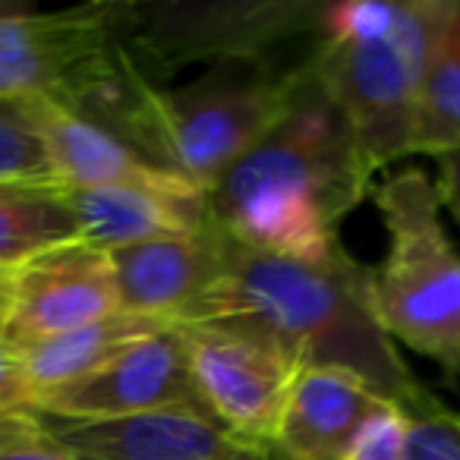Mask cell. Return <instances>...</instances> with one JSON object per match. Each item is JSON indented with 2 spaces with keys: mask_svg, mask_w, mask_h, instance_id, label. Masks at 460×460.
<instances>
[{
  "mask_svg": "<svg viewBox=\"0 0 460 460\" xmlns=\"http://www.w3.org/2000/svg\"><path fill=\"white\" fill-rule=\"evenodd\" d=\"M376 173L313 60H300L281 120L208 192L211 221L234 243L284 259H322Z\"/></svg>",
  "mask_w": 460,
  "mask_h": 460,
  "instance_id": "1",
  "label": "cell"
},
{
  "mask_svg": "<svg viewBox=\"0 0 460 460\" xmlns=\"http://www.w3.org/2000/svg\"><path fill=\"white\" fill-rule=\"evenodd\" d=\"M202 322L259 334L300 369L353 372L407 413L432 397L378 319L372 269L344 246L322 259H284L230 240L224 281L192 325Z\"/></svg>",
  "mask_w": 460,
  "mask_h": 460,
  "instance_id": "2",
  "label": "cell"
},
{
  "mask_svg": "<svg viewBox=\"0 0 460 460\" xmlns=\"http://www.w3.org/2000/svg\"><path fill=\"white\" fill-rule=\"evenodd\" d=\"M451 0H347L319 13L315 73L372 173L413 155L416 98Z\"/></svg>",
  "mask_w": 460,
  "mask_h": 460,
  "instance_id": "3",
  "label": "cell"
},
{
  "mask_svg": "<svg viewBox=\"0 0 460 460\" xmlns=\"http://www.w3.org/2000/svg\"><path fill=\"white\" fill-rule=\"evenodd\" d=\"M388 252L372 269L376 309L394 344L460 376V252L441 224L435 180L420 167L372 190Z\"/></svg>",
  "mask_w": 460,
  "mask_h": 460,
  "instance_id": "4",
  "label": "cell"
},
{
  "mask_svg": "<svg viewBox=\"0 0 460 460\" xmlns=\"http://www.w3.org/2000/svg\"><path fill=\"white\" fill-rule=\"evenodd\" d=\"M296 66L275 60H224L180 85L158 89L167 164L208 196L288 111Z\"/></svg>",
  "mask_w": 460,
  "mask_h": 460,
  "instance_id": "5",
  "label": "cell"
},
{
  "mask_svg": "<svg viewBox=\"0 0 460 460\" xmlns=\"http://www.w3.org/2000/svg\"><path fill=\"white\" fill-rule=\"evenodd\" d=\"M309 0H161L117 4V41L161 85L190 64L271 60L284 41L319 29Z\"/></svg>",
  "mask_w": 460,
  "mask_h": 460,
  "instance_id": "6",
  "label": "cell"
},
{
  "mask_svg": "<svg viewBox=\"0 0 460 460\" xmlns=\"http://www.w3.org/2000/svg\"><path fill=\"white\" fill-rule=\"evenodd\" d=\"M199 407L224 429L275 447L284 403L300 366L278 344L234 325H180Z\"/></svg>",
  "mask_w": 460,
  "mask_h": 460,
  "instance_id": "7",
  "label": "cell"
},
{
  "mask_svg": "<svg viewBox=\"0 0 460 460\" xmlns=\"http://www.w3.org/2000/svg\"><path fill=\"white\" fill-rule=\"evenodd\" d=\"M35 416L79 460H284L275 447L224 429L202 407H161L114 420Z\"/></svg>",
  "mask_w": 460,
  "mask_h": 460,
  "instance_id": "8",
  "label": "cell"
},
{
  "mask_svg": "<svg viewBox=\"0 0 460 460\" xmlns=\"http://www.w3.org/2000/svg\"><path fill=\"white\" fill-rule=\"evenodd\" d=\"M161 407H199L180 325L133 341L95 372L35 401V413L58 420H114Z\"/></svg>",
  "mask_w": 460,
  "mask_h": 460,
  "instance_id": "9",
  "label": "cell"
},
{
  "mask_svg": "<svg viewBox=\"0 0 460 460\" xmlns=\"http://www.w3.org/2000/svg\"><path fill=\"white\" fill-rule=\"evenodd\" d=\"M117 41V0L66 10L0 7V102L54 98L95 54Z\"/></svg>",
  "mask_w": 460,
  "mask_h": 460,
  "instance_id": "10",
  "label": "cell"
},
{
  "mask_svg": "<svg viewBox=\"0 0 460 460\" xmlns=\"http://www.w3.org/2000/svg\"><path fill=\"white\" fill-rule=\"evenodd\" d=\"M114 313H120V300L111 252L79 240L10 271L4 338L13 347H29Z\"/></svg>",
  "mask_w": 460,
  "mask_h": 460,
  "instance_id": "11",
  "label": "cell"
},
{
  "mask_svg": "<svg viewBox=\"0 0 460 460\" xmlns=\"http://www.w3.org/2000/svg\"><path fill=\"white\" fill-rule=\"evenodd\" d=\"M227 234L208 221L196 234L148 240L111 252L120 313L192 325L227 271Z\"/></svg>",
  "mask_w": 460,
  "mask_h": 460,
  "instance_id": "12",
  "label": "cell"
},
{
  "mask_svg": "<svg viewBox=\"0 0 460 460\" xmlns=\"http://www.w3.org/2000/svg\"><path fill=\"white\" fill-rule=\"evenodd\" d=\"M45 142L58 186L64 190H102V186H155V190H196L177 173L161 171L136 148L108 129L83 120L51 98L22 102ZM202 192V190H199Z\"/></svg>",
  "mask_w": 460,
  "mask_h": 460,
  "instance_id": "13",
  "label": "cell"
},
{
  "mask_svg": "<svg viewBox=\"0 0 460 460\" xmlns=\"http://www.w3.org/2000/svg\"><path fill=\"white\" fill-rule=\"evenodd\" d=\"M382 401L353 372L300 369L284 403L275 451L284 460H341L357 429Z\"/></svg>",
  "mask_w": 460,
  "mask_h": 460,
  "instance_id": "14",
  "label": "cell"
},
{
  "mask_svg": "<svg viewBox=\"0 0 460 460\" xmlns=\"http://www.w3.org/2000/svg\"><path fill=\"white\" fill-rule=\"evenodd\" d=\"M79 215L83 240L104 252L148 240L196 234L211 221L208 196L199 190H155V186H102L66 190Z\"/></svg>",
  "mask_w": 460,
  "mask_h": 460,
  "instance_id": "15",
  "label": "cell"
},
{
  "mask_svg": "<svg viewBox=\"0 0 460 460\" xmlns=\"http://www.w3.org/2000/svg\"><path fill=\"white\" fill-rule=\"evenodd\" d=\"M158 328H164V322H152V319H142V315H129V313H114L102 322H92V325L54 334V338H45V341H39V344L16 347V350L22 353L29 385H32V394H35V401H39L48 391L64 388V385L95 372L98 366L114 359L123 347L146 338V334L158 332Z\"/></svg>",
  "mask_w": 460,
  "mask_h": 460,
  "instance_id": "16",
  "label": "cell"
},
{
  "mask_svg": "<svg viewBox=\"0 0 460 460\" xmlns=\"http://www.w3.org/2000/svg\"><path fill=\"white\" fill-rule=\"evenodd\" d=\"M83 227L64 186H0V269L16 271L41 252L79 243Z\"/></svg>",
  "mask_w": 460,
  "mask_h": 460,
  "instance_id": "17",
  "label": "cell"
},
{
  "mask_svg": "<svg viewBox=\"0 0 460 460\" xmlns=\"http://www.w3.org/2000/svg\"><path fill=\"white\" fill-rule=\"evenodd\" d=\"M460 152V0L447 4L416 98L413 155L445 158Z\"/></svg>",
  "mask_w": 460,
  "mask_h": 460,
  "instance_id": "18",
  "label": "cell"
},
{
  "mask_svg": "<svg viewBox=\"0 0 460 460\" xmlns=\"http://www.w3.org/2000/svg\"><path fill=\"white\" fill-rule=\"evenodd\" d=\"M58 186L26 104L0 102V186Z\"/></svg>",
  "mask_w": 460,
  "mask_h": 460,
  "instance_id": "19",
  "label": "cell"
},
{
  "mask_svg": "<svg viewBox=\"0 0 460 460\" xmlns=\"http://www.w3.org/2000/svg\"><path fill=\"white\" fill-rule=\"evenodd\" d=\"M410 413L391 401H382L347 445L341 460H407Z\"/></svg>",
  "mask_w": 460,
  "mask_h": 460,
  "instance_id": "20",
  "label": "cell"
},
{
  "mask_svg": "<svg viewBox=\"0 0 460 460\" xmlns=\"http://www.w3.org/2000/svg\"><path fill=\"white\" fill-rule=\"evenodd\" d=\"M407 460H460V413L429 397L410 413Z\"/></svg>",
  "mask_w": 460,
  "mask_h": 460,
  "instance_id": "21",
  "label": "cell"
},
{
  "mask_svg": "<svg viewBox=\"0 0 460 460\" xmlns=\"http://www.w3.org/2000/svg\"><path fill=\"white\" fill-rule=\"evenodd\" d=\"M32 407H35V394H32V385H29L22 353L7 338H0V410H32Z\"/></svg>",
  "mask_w": 460,
  "mask_h": 460,
  "instance_id": "22",
  "label": "cell"
},
{
  "mask_svg": "<svg viewBox=\"0 0 460 460\" xmlns=\"http://www.w3.org/2000/svg\"><path fill=\"white\" fill-rule=\"evenodd\" d=\"M0 460H79V457L73 451H66L64 445H58L41 429V435H35V438L13 441V445L0 447Z\"/></svg>",
  "mask_w": 460,
  "mask_h": 460,
  "instance_id": "23",
  "label": "cell"
},
{
  "mask_svg": "<svg viewBox=\"0 0 460 460\" xmlns=\"http://www.w3.org/2000/svg\"><path fill=\"white\" fill-rule=\"evenodd\" d=\"M435 190H438L441 208L460 224V152L435 161Z\"/></svg>",
  "mask_w": 460,
  "mask_h": 460,
  "instance_id": "24",
  "label": "cell"
},
{
  "mask_svg": "<svg viewBox=\"0 0 460 460\" xmlns=\"http://www.w3.org/2000/svg\"><path fill=\"white\" fill-rule=\"evenodd\" d=\"M41 435V422L35 410H0V447Z\"/></svg>",
  "mask_w": 460,
  "mask_h": 460,
  "instance_id": "25",
  "label": "cell"
},
{
  "mask_svg": "<svg viewBox=\"0 0 460 460\" xmlns=\"http://www.w3.org/2000/svg\"><path fill=\"white\" fill-rule=\"evenodd\" d=\"M10 296V271L0 269V303H7Z\"/></svg>",
  "mask_w": 460,
  "mask_h": 460,
  "instance_id": "26",
  "label": "cell"
},
{
  "mask_svg": "<svg viewBox=\"0 0 460 460\" xmlns=\"http://www.w3.org/2000/svg\"><path fill=\"white\" fill-rule=\"evenodd\" d=\"M4 325H7V303H0V338H4Z\"/></svg>",
  "mask_w": 460,
  "mask_h": 460,
  "instance_id": "27",
  "label": "cell"
}]
</instances>
